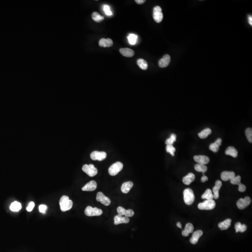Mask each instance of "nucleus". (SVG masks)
I'll list each match as a JSON object with an SVG mask.
<instances>
[{
	"instance_id": "nucleus-1",
	"label": "nucleus",
	"mask_w": 252,
	"mask_h": 252,
	"mask_svg": "<svg viewBox=\"0 0 252 252\" xmlns=\"http://www.w3.org/2000/svg\"><path fill=\"white\" fill-rule=\"evenodd\" d=\"M59 205L62 212L70 210L73 206V202L67 196H63L60 199Z\"/></svg>"
},
{
	"instance_id": "nucleus-2",
	"label": "nucleus",
	"mask_w": 252,
	"mask_h": 252,
	"mask_svg": "<svg viewBox=\"0 0 252 252\" xmlns=\"http://www.w3.org/2000/svg\"><path fill=\"white\" fill-rule=\"evenodd\" d=\"M183 199L187 205H191L195 200V195L193 191L190 188L185 189L183 191Z\"/></svg>"
},
{
	"instance_id": "nucleus-3",
	"label": "nucleus",
	"mask_w": 252,
	"mask_h": 252,
	"mask_svg": "<svg viewBox=\"0 0 252 252\" xmlns=\"http://www.w3.org/2000/svg\"><path fill=\"white\" fill-rule=\"evenodd\" d=\"M216 206V203L213 199L206 200L203 203H200L198 205L199 209L202 210H213Z\"/></svg>"
},
{
	"instance_id": "nucleus-4",
	"label": "nucleus",
	"mask_w": 252,
	"mask_h": 252,
	"mask_svg": "<svg viewBox=\"0 0 252 252\" xmlns=\"http://www.w3.org/2000/svg\"><path fill=\"white\" fill-rule=\"evenodd\" d=\"M123 165L122 163L120 162H117L114 163L109 167L108 172L111 176H115L118 174L122 170Z\"/></svg>"
},
{
	"instance_id": "nucleus-5",
	"label": "nucleus",
	"mask_w": 252,
	"mask_h": 252,
	"mask_svg": "<svg viewBox=\"0 0 252 252\" xmlns=\"http://www.w3.org/2000/svg\"><path fill=\"white\" fill-rule=\"evenodd\" d=\"M102 213L103 211L102 210L98 209L96 207L93 208L91 206H87L84 210V214L89 217L100 216Z\"/></svg>"
},
{
	"instance_id": "nucleus-6",
	"label": "nucleus",
	"mask_w": 252,
	"mask_h": 252,
	"mask_svg": "<svg viewBox=\"0 0 252 252\" xmlns=\"http://www.w3.org/2000/svg\"><path fill=\"white\" fill-rule=\"evenodd\" d=\"M82 170L91 177H94L98 173V170L93 164H84L82 167Z\"/></svg>"
},
{
	"instance_id": "nucleus-7",
	"label": "nucleus",
	"mask_w": 252,
	"mask_h": 252,
	"mask_svg": "<svg viewBox=\"0 0 252 252\" xmlns=\"http://www.w3.org/2000/svg\"><path fill=\"white\" fill-rule=\"evenodd\" d=\"M153 18L157 23H161L163 19V14L162 12V9L160 6L155 7L153 9Z\"/></svg>"
},
{
	"instance_id": "nucleus-8",
	"label": "nucleus",
	"mask_w": 252,
	"mask_h": 252,
	"mask_svg": "<svg viewBox=\"0 0 252 252\" xmlns=\"http://www.w3.org/2000/svg\"><path fill=\"white\" fill-rule=\"evenodd\" d=\"M107 157V154L105 152H100V151H94L92 152L90 155V157L93 160H98L101 161L104 160Z\"/></svg>"
},
{
	"instance_id": "nucleus-9",
	"label": "nucleus",
	"mask_w": 252,
	"mask_h": 252,
	"mask_svg": "<svg viewBox=\"0 0 252 252\" xmlns=\"http://www.w3.org/2000/svg\"><path fill=\"white\" fill-rule=\"evenodd\" d=\"M251 199L249 197L244 198H240L237 203V206L240 209H244L251 204Z\"/></svg>"
},
{
	"instance_id": "nucleus-10",
	"label": "nucleus",
	"mask_w": 252,
	"mask_h": 252,
	"mask_svg": "<svg viewBox=\"0 0 252 252\" xmlns=\"http://www.w3.org/2000/svg\"><path fill=\"white\" fill-rule=\"evenodd\" d=\"M97 201L100 202L101 204L105 206H108L111 204V200L108 197H106L102 193L99 192L96 196Z\"/></svg>"
},
{
	"instance_id": "nucleus-11",
	"label": "nucleus",
	"mask_w": 252,
	"mask_h": 252,
	"mask_svg": "<svg viewBox=\"0 0 252 252\" xmlns=\"http://www.w3.org/2000/svg\"><path fill=\"white\" fill-rule=\"evenodd\" d=\"M117 212L118 213L119 215L121 216L125 215L126 217L128 218L131 217L135 214V213L133 210L128 209L126 210L122 206H119L117 208Z\"/></svg>"
},
{
	"instance_id": "nucleus-12",
	"label": "nucleus",
	"mask_w": 252,
	"mask_h": 252,
	"mask_svg": "<svg viewBox=\"0 0 252 252\" xmlns=\"http://www.w3.org/2000/svg\"><path fill=\"white\" fill-rule=\"evenodd\" d=\"M194 160L198 164L202 165H205L208 164L210 162L209 158L206 155H195L193 157Z\"/></svg>"
},
{
	"instance_id": "nucleus-13",
	"label": "nucleus",
	"mask_w": 252,
	"mask_h": 252,
	"mask_svg": "<svg viewBox=\"0 0 252 252\" xmlns=\"http://www.w3.org/2000/svg\"><path fill=\"white\" fill-rule=\"evenodd\" d=\"M170 60L171 58L170 56L168 54H166L159 61V67L161 68L166 67L170 64Z\"/></svg>"
},
{
	"instance_id": "nucleus-14",
	"label": "nucleus",
	"mask_w": 252,
	"mask_h": 252,
	"mask_svg": "<svg viewBox=\"0 0 252 252\" xmlns=\"http://www.w3.org/2000/svg\"><path fill=\"white\" fill-rule=\"evenodd\" d=\"M97 183L95 181L92 180L87 183L82 188L83 191H92L95 190L97 188Z\"/></svg>"
},
{
	"instance_id": "nucleus-15",
	"label": "nucleus",
	"mask_w": 252,
	"mask_h": 252,
	"mask_svg": "<svg viewBox=\"0 0 252 252\" xmlns=\"http://www.w3.org/2000/svg\"><path fill=\"white\" fill-rule=\"evenodd\" d=\"M130 222V219L127 217H123L120 215H117L115 216L114 218V223L115 225H117L119 224H122V223H128Z\"/></svg>"
},
{
	"instance_id": "nucleus-16",
	"label": "nucleus",
	"mask_w": 252,
	"mask_h": 252,
	"mask_svg": "<svg viewBox=\"0 0 252 252\" xmlns=\"http://www.w3.org/2000/svg\"><path fill=\"white\" fill-rule=\"evenodd\" d=\"M222 185V183L220 180H217L215 183V186L213 189V198H215V199H218L219 198V191Z\"/></svg>"
},
{
	"instance_id": "nucleus-17",
	"label": "nucleus",
	"mask_w": 252,
	"mask_h": 252,
	"mask_svg": "<svg viewBox=\"0 0 252 252\" xmlns=\"http://www.w3.org/2000/svg\"><path fill=\"white\" fill-rule=\"evenodd\" d=\"M203 231L201 230H198L194 232L193 236L190 239V243L192 244L195 245L198 242L199 238L202 236Z\"/></svg>"
},
{
	"instance_id": "nucleus-18",
	"label": "nucleus",
	"mask_w": 252,
	"mask_h": 252,
	"mask_svg": "<svg viewBox=\"0 0 252 252\" xmlns=\"http://www.w3.org/2000/svg\"><path fill=\"white\" fill-rule=\"evenodd\" d=\"M235 177V173L233 171H224L221 175L222 180L224 181H226L229 180H231Z\"/></svg>"
},
{
	"instance_id": "nucleus-19",
	"label": "nucleus",
	"mask_w": 252,
	"mask_h": 252,
	"mask_svg": "<svg viewBox=\"0 0 252 252\" xmlns=\"http://www.w3.org/2000/svg\"><path fill=\"white\" fill-rule=\"evenodd\" d=\"M222 139L221 138H218L216 142L213 143H212L210 145L209 149L211 151L214 153H216L219 150L220 146L221 145Z\"/></svg>"
},
{
	"instance_id": "nucleus-20",
	"label": "nucleus",
	"mask_w": 252,
	"mask_h": 252,
	"mask_svg": "<svg viewBox=\"0 0 252 252\" xmlns=\"http://www.w3.org/2000/svg\"><path fill=\"white\" fill-rule=\"evenodd\" d=\"M99 44L102 47H110L113 45V41L110 38H101L100 40Z\"/></svg>"
},
{
	"instance_id": "nucleus-21",
	"label": "nucleus",
	"mask_w": 252,
	"mask_h": 252,
	"mask_svg": "<svg viewBox=\"0 0 252 252\" xmlns=\"http://www.w3.org/2000/svg\"><path fill=\"white\" fill-rule=\"evenodd\" d=\"M120 52L122 55L126 57H131L134 56L135 55V52L131 49L121 48L120 49Z\"/></svg>"
},
{
	"instance_id": "nucleus-22",
	"label": "nucleus",
	"mask_w": 252,
	"mask_h": 252,
	"mask_svg": "<svg viewBox=\"0 0 252 252\" xmlns=\"http://www.w3.org/2000/svg\"><path fill=\"white\" fill-rule=\"evenodd\" d=\"M195 179V176L193 173H189L187 175L183 178V182L186 185H190Z\"/></svg>"
},
{
	"instance_id": "nucleus-23",
	"label": "nucleus",
	"mask_w": 252,
	"mask_h": 252,
	"mask_svg": "<svg viewBox=\"0 0 252 252\" xmlns=\"http://www.w3.org/2000/svg\"><path fill=\"white\" fill-rule=\"evenodd\" d=\"M133 185L134 184L132 182L128 181L124 183L122 185L121 190L123 193H127L133 187Z\"/></svg>"
},
{
	"instance_id": "nucleus-24",
	"label": "nucleus",
	"mask_w": 252,
	"mask_h": 252,
	"mask_svg": "<svg viewBox=\"0 0 252 252\" xmlns=\"http://www.w3.org/2000/svg\"><path fill=\"white\" fill-rule=\"evenodd\" d=\"M193 230L194 226L193 224L189 223L186 225L185 229L182 231V234L183 236L187 237L190 233H193Z\"/></svg>"
},
{
	"instance_id": "nucleus-25",
	"label": "nucleus",
	"mask_w": 252,
	"mask_h": 252,
	"mask_svg": "<svg viewBox=\"0 0 252 252\" xmlns=\"http://www.w3.org/2000/svg\"><path fill=\"white\" fill-rule=\"evenodd\" d=\"M231 222H232V220L230 218H228L224 221L221 222L220 223H219L218 225V227L221 230H226L231 225Z\"/></svg>"
},
{
	"instance_id": "nucleus-26",
	"label": "nucleus",
	"mask_w": 252,
	"mask_h": 252,
	"mask_svg": "<svg viewBox=\"0 0 252 252\" xmlns=\"http://www.w3.org/2000/svg\"><path fill=\"white\" fill-rule=\"evenodd\" d=\"M225 154L226 155H231L233 158H236L237 157L238 152L235 147L230 146L227 147L226 150Z\"/></svg>"
},
{
	"instance_id": "nucleus-27",
	"label": "nucleus",
	"mask_w": 252,
	"mask_h": 252,
	"mask_svg": "<svg viewBox=\"0 0 252 252\" xmlns=\"http://www.w3.org/2000/svg\"><path fill=\"white\" fill-rule=\"evenodd\" d=\"M235 229L237 233L238 232L244 233L247 229V226L245 224H241L240 222H237L235 225Z\"/></svg>"
},
{
	"instance_id": "nucleus-28",
	"label": "nucleus",
	"mask_w": 252,
	"mask_h": 252,
	"mask_svg": "<svg viewBox=\"0 0 252 252\" xmlns=\"http://www.w3.org/2000/svg\"><path fill=\"white\" fill-rule=\"evenodd\" d=\"M21 205L20 203L17 201L14 202L11 204L10 206V210L12 212H19V210L21 209Z\"/></svg>"
},
{
	"instance_id": "nucleus-29",
	"label": "nucleus",
	"mask_w": 252,
	"mask_h": 252,
	"mask_svg": "<svg viewBox=\"0 0 252 252\" xmlns=\"http://www.w3.org/2000/svg\"><path fill=\"white\" fill-rule=\"evenodd\" d=\"M212 134V130L210 128H205L198 134V136L201 139H205Z\"/></svg>"
},
{
	"instance_id": "nucleus-30",
	"label": "nucleus",
	"mask_w": 252,
	"mask_h": 252,
	"mask_svg": "<svg viewBox=\"0 0 252 252\" xmlns=\"http://www.w3.org/2000/svg\"><path fill=\"white\" fill-rule=\"evenodd\" d=\"M202 199H205L206 200H212L213 199V192L210 189H208L205 191L201 197Z\"/></svg>"
},
{
	"instance_id": "nucleus-31",
	"label": "nucleus",
	"mask_w": 252,
	"mask_h": 252,
	"mask_svg": "<svg viewBox=\"0 0 252 252\" xmlns=\"http://www.w3.org/2000/svg\"><path fill=\"white\" fill-rule=\"evenodd\" d=\"M137 64L142 70H147V67H148V64H147V62L143 59H138L137 61Z\"/></svg>"
},
{
	"instance_id": "nucleus-32",
	"label": "nucleus",
	"mask_w": 252,
	"mask_h": 252,
	"mask_svg": "<svg viewBox=\"0 0 252 252\" xmlns=\"http://www.w3.org/2000/svg\"><path fill=\"white\" fill-rule=\"evenodd\" d=\"M92 18L96 22L100 23L104 19V17L101 16L99 13L97 12H94L92 14Z\"/></svg>"
},
{
	"instance_id": "nucleus-33",
	"label": "nucleus",
	"mask_w": 252,
	"mask_h": 252,
	"mask_svg": "<svg viewBox=\"0 0 252 252\" xmlns=\"http://www.w3.org/2000/svg\"><path fill=\"white\" fill-rule=\"evenodd\" d=\"M195 169L197 171L202 172L203 176H204L205 175L204 173L207 170V167L205 165H202L198 163L195 165Z\"/></svg>"
},
{
	"instance_id": "nucleus-34",
	"label": "nucleus",
	"mask_w": 252,
	"mask_h": 252,
	"mask_svg": "<svg viewBox=\"0 0 252 252\" xmlns=\"http://www.w3.org/2000/svg\"><path fill=\"white\" fill-rule=\"evenodd\" d=\"M128 41L130 44L131 45H134L136 44L137 41L138 37L137 36L135 35V34H131L128 36Z\"/></svg>"
},
{
	"instance_id": "nucleus-35",
	"label": "nucleus",
	"mask_w": 252,
	"mask_h": 252,
	"mask_svg": "<svg viewBox=\"0 0 252 252\" xmlns=\"http://www.w3.org/2000/svg\"><path fill=\"white\" fill-rule=\"evenodd\" d=\"M245 134L248 141L252 142V129L251 128H246L245 131Z\"/></svg>"
},
{
	"instance_id": "nucleus-36",
	"label": "nucleus",
	"mask_w": 252,
	"mask_h": 252,
	"mask_svg": "<svg viewBox=\"0 0 252 252\" xmlns=\"http://www.w3.org/2000/svg\"><path fill=\"white\" fill-rule=\"evenodd\" d=\"M241 176H238L237 177H234L233 179L230 180V182L233 185H241Z\"/></svg>"
},
{
	"instance_id": "nucleus-37",
	"label": "nucleus",
	"mask_w": 252,
	"mask_h": 252,
	"mask_svg": "<svg viewBox=\"0 0 252 252\" xmlns=\"http://www.w3.org/2000/svg\"><path fill=\"white\" fill-rule=\"evenodd\" d=\"M166 150L167 152L170 153L172 156H174V153L176 151V149L173 146V145H167Z\"/></svg>"
},
{
	"instance_id": "nucleus-38",
	"label": "nucleus",
	"mask_w": 252,
	"mask_h": 252,
	"mask_svg": "<svg viewBox=\"0 0 252 252\" xmlns=\"http://www.w3.org/2000/svg\"><path fill=\"white\" fill-rule=\"evenodd\" d=\"M103 10L106 13V15L107 16H111L112 15V13L110 10V7L108 5H105L103 7Z\"/></svg>"
},
{
	"instance_id": "nucleus-39",
	"label": "nucleus",
	"mask_w": 252,
	"mask_h": 252,
	"mask_svg": "<svg viewBox=\"0 0 252 252\" xmlns=\"http://www.w3.org/2000/svg\"><path fill=\"white\" fill-rule=\"evenodd\" d=\"M47 209V206L44 205H41L39 206V210L41 213L45 214L46 210Z\"/></svg>"
},
{
	"instance_id": "nucleus-40",
	"label": "nucleus",
	"mask_w": 252,
	"mask_h": 252,
	"mask_svg": "<svg viewBox=\"0 0 252 252\" xmlns=\"http://www.w3.org/2000/svg\"><path fill=\"white\" fill-rule=\"evenodd\" d=\"M35 206V203L33 202H31L29 204V205L26 208L27 211L28 212H31Z\"/></svg>"
},
{
	"instance_id": "nucleus-41",
	"label": "nucleus",
	"mask_w": 252,
	"mask_h": 252,
	"mask_svg": "<svg viewBox=\"0 0 252 252\" xmlns=\"http://www.w3.org/2000/svg\"><path fill=\"white\" fill-rule=\"evenodd\" d=\"M238 190H239V191H240V192H241V193L244 192V191L246 190V186L245 185H243V184L241 183V185H239Z\"/></svg>"
},
{
	"instance_id": "nucleus-42",
	"label": "nucleus",
	"mask_w": 252,
	"mask_h": 252,
	"mask_svg": "<svg viewBox=\"0 0 252 252\" xmlns=\"http://www.w3.org/2000/svg\"><path fill=\"white\" fill-rule=\"evenodd\" d=\"M174 142L173 140L171 139L170 138L167 139L166 140V141L165 142L166 144H167V145H172V144H173Z\"/></svg>"
},
{
	"instance_id": "nucleus-43",
	"label": "nucleus",
	"mask_w": 252,
	"mask_h": 252,
	"mask_svg": "<svg viewBox=\"0 0 252 252\" xmlns=\"http://www.w3.org/2000/svg\"><path fill=\"white\" fill-rule=\"evenodd\" d=\"M208 180V178L207 176H205V175H204V176H203V177L201 178V181L202 183H205V182L207 181V180Z\"/></svg>"
},
{
	"instance_id": "nucleus-44",
	"label": "nucleus",
	"mask_w": 252,
	"mask_h": 252,
	"mask_svg": "<svg viewBox=\"0 0 252 252\" xmlns=\"http://www.w3.org/2000/svg\"><path fill=\"white\" fill-rule=\"evenodd\" d=\"M170 138L171 139L173 140L174 142H176V139H177V135H176V134H172V135H170Z\"/></svg>"
},
{
	"instance_id": "nucleus-45",
	"label": "nucleus",
	"mask_w": 252,
	"mask_h": 252,
	"mask_svg": "<svg viewBox=\"0 0 252 252\" xmlns=\"http://www.w3.org/2000/svg\"><path fill=\"white\" fill-rule=\"evenodd\" d=\"M135 1L136 2V4L140 5L144 4V2L146 1L145 0H135Z\"/></svg>"
},
{
	"instance_id": "nucleus-46",
	"label": "nucleus",
	"mask_w": 252,
	"mask_h": 252,
	"mask_svg": "<svg viewBox=\"0 0 252 252\" xmlns=\"http://www.w3.org/2000/svg\"><path fill=\"white\" fill-rule=\"evenodd\" d=\"M248 23L251 26H252V16H249L248 17Z\"/></svg>"
},
{
	"instance_id": "nucleus-47",
	"label": "nucleus",
	"mask_w": 252,
	"mask_h": 252,
	"mask_svg": "<svg viewBox=\"0 0 252 252\" xmlns=\"http://www.w3.org/2000/svg\"><path fill=\"white\" fill-rule=\"evenodd\" d=\"M177 226H178V227L180 228H182V225L180 222H178V223H177Z\"/></svg>"
}]
</instances>
